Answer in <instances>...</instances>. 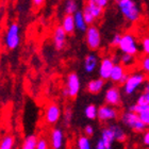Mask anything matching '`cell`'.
<instances>
[{"label":"cell","mask_w":149,"mask_h":149,"mask_svg":"<svg viewBox=\"0 0 149 149\" xmlns=\"http://www.w3.org/2000/svg\"><path fill=\"white\" fill-rule=\"evenodd\" d=\"M117 6L121 15L130 22H137L141 17V10L134 0H118Z\"/></svg>","instance_id":"cell-1"},{"label":"cell","mask_w":149,"mask_h":149,"mask_svg":"<svg viewBox=\"0 0 149 149\" xmlns=\"http://www.w3.org/2000/svg\"><path fill=\"white\" fill-rule=\"evenodd\" d=\"M121 121L123 124L126 126L127 128L131 129L132 131L136 132V133H141V132H144L146 130L147 126L145 125L142 119H141L140 115L135 113V112H132L130 110H128L127 112H124L121 114Z\"/></svg>","instance_id":"cell-2"},{"label":"cell","mask_w":149,"mask_h":149,"mask_svg":"<svg viewBox=\"0 0 149 149\" xmlns=\"http://www.w3.org/2000/svg\"><path fill=\"white\" fill-rule=\"evenodd\" d=\"M146 81V74L142 72H133L128 76L127 80L123 84V91L127 96H131L140 88Z\"/></svg>","instance_id":"cell-3"},{"label":"cell","mask_w":149,"mask_h":149,"mask_svg":"<svg viewBox=\"0 0 149 149\" xmlns=\"http://www.w3.org/2000/svg\"><path fill=\"white\" fill-rule=\"evenodd\" d=\"M19 32H20V28L18 24L16 22H12L8 27L4 34V46L8 50H14L19 46V43H20Z\"/></svg>","instance_id":"cell-4"},{"label":"cell","mask_w":149,"mask_h":149,"mask_svg":"<svg viewBox=\"0 0 149 149\" xmlns=\"http://www.w3.org/2000/svg\"><path fill=\"white\" fill-rule=\"evenodd\" d=\"M101 33H100L99 29L96 26H88L87 30L85 31V43L88 49L92 51H96L101 46Z\"/></svg>","instance_id":"cell-5"},{"label":"cell","mask_w":149,"mask_h":149,"mask_svg":"<svg viewBox=\"0 0 149 149\" xmlns=\"http://www.w3.org/2000/svg\"><path fill=\"white\" fill-rule=\"evenodd\" d=\"M118 49L124 53H130V54L136 56L139 53V45H137L136 38L131 33L123 34L120 43L118 45Z\"/></svg>","instance_id":"cell-6"},{"label":"cell","mask_w":149,"mask_h":149,"mask_svg":"<svg viewBox=\"0 0 149 149\" xmlns=\"http://www.w3.org/2000/svg\"><path fill=\"white\" fill-rule=\"evenodd\" d=\"M81 88L80 78L76 72H70L66 78V86L64 88L65 96L69 98H76Z\"/></svg>","instance_id":"cell-7"},{"label":"cell","mask_w":149,"mask_h":149,"mask_svg":"<svg viewBox=\"0 0 149 149\" xmlns=\"http://www.w3.org/2000/svg\"><path fill=\"white\" fill-rule=\"evenodd\" d=\"M119 112L117 110V107L111 106V104H103L98 108V116L97 118L102 123H107V121L111 120H116L118 118Z\"/></svg>","instance_id":"cell-8"},{"label":"cell","mask_w":149,"mask_h":149,"mask_svg":"<svg viewBox=\"0 0 149 149\" xmlns=\"http://www.w3.org/2000/svg\"><path fill=\"white\" fill-rule=\"evenodd\" d=\"M61 117V108L56 102H50L45 109L44 119L48 125H54L60 120Z\"/></svg>","instance_id":"cell-9"},{"label":"cell","mask_w":149,"mask_h":149,"mask_svg":"<svg viewBox=\"0 0 149 149\" xmlns=\"http://www.w3.org/2000/svg\"><path fill=\"white\" fill-rule=\"evenodd\" d=\"M115 61L113 58L110 56H104L100 60L99 66H98V74L100 78H102L104 80H110L111 72L113 70V67L115 65Z\"/></svg>","instance_id":"cell-10"},{"label":"cell","mask_w":149,"mask_h":149,"mask_svg":"<svg viewBox=\"0 0 149 149\" xmlns=\"http://www.w3.org/2000/svg\"><path fill=\"white\" fill-rule=\"evenodd\" d=\"M67 32L64 30V28L61 26H58L54 28L52 33V42L53 46L58 51L62 50L66 45V40H67Z\"/></svg>","instance_id":"cell-11"},{"label":"cell","mask_w":149,"mask_h":149,"mask_svg":"<svg viewBox=\"0 0 149 149\" xmlns=\"http://www.w3.org/2000/svg\"><path fill=\"white\" fill-rule=\"evenodd\" d=\"M128 76H129V74H127V72H126V67L121 63H119V64L115 63L113 70L111 72L110 80L115 84H121L123 85L125 83V81L127 80Z\"/></svg>","instance_id":"cell-12"},{"label":"cell","mask_w":149,"mask_h":149,"mask_svg":"<svg viewBox=\"0 0 149 149\" xmlns=\"http://www.w3.org/2000/svg\"><path fill=\"white\" fill-rule=\"evenodd\" d=\"M104 101L108 104L118 107L121 103V93L117 86H111L106 91Z\"/></svg>","instance_id":"cell-13"},{"label":"cell","mask_w":149,"mask_h":149,"mask_svg":"<svg viewBox=\"0 0 149 149\" xmlns=\"http://www.w3.org/2000/svg\"><path fill=\"white\" fill-rule=\"evenodd\" d=\"M50 147L52 149H61L64 144V133L60 128H54L50 131Z\"/></svg>","instance_id":"cell-14"},{"label":"cell","mask_w":149,"mask_h":149,"mask_svg":"<svg viewBox=\"0 0 149 149\" xmlns=\"http://www.w3.org/2000/svg\"><path fill=\"white\" fill-rule=\"evenodd\" d=\"M99 59L96 54L94 53H88L83 60V68L85 72L87 74H92L97 69V67L99 66Z\"/></svg>","instance_id":"cell-15"},{"label":"cell","mask_w":149,"mask_h":149,"mask_svg":"<svg viewBox=\"0 0 149 149\" xmlns=\"http://www.w3.org/2000/svg\"><path fill=\"white\" fill-rule=\"evenodd\" d=\"M129 110L132 112H135L140 115L141 119L145 123L147 127H149V104H139V103H134L129 107Z\"/></svg>","instance_id":"cell-16"},{"label":"cell","mask_w":149,"mask_h":149,"mask_svg":"<svg viewBox=\"0 0 149 149\" xmlns=\"http://www.w3.org/2000/svg\"><path fill=\"white\" fill-rule=\"evenodd\" d=\"M104 82L106 80L102 79V78H97V79H93V80H91L86 85V90L87 92L92 95H97V94H99L101 91L103 90V87H104Z\"/></svg>","instance_id":"cell-17"},{"label":"cell","mask_w":149,"mask_h":149,"mask_svg":"<svg viewBox=\"0 0 149 149\" xmlns=\"http://www.w3.org/2000/svg\"><path fill=\"white\" fill-rule=\"evenodd\" d=\"M100 139L103 141L104 146H106V149H111L112 148V145H113V143H114L116 140H115L114 131H113V129H112L111 126L104 128V129L101 131Z\"/></svg>","instance_id":"cell-18"},{"label":"cell","mask_w":149,"mask_h":149,"mask_svg":"<svg viewBox=\"0 0 149 149\" xmlns=\"http://www.w3.org/2000/svg\"><path fill=\"white\" fill-rule=\"evenodd\" d=\"M61 25L64 28V30L67 32V34H72L74 30H77L76 29V24H74V15H72V14H65V16L62 19Z\"/></svg>","instance_id":"cell-19"},{"label":"cell","mask_w":149,"mask_h":149,"mask_svg":"<svg viewBox=\"0 0 149 149\" xmlns=\"http://www.w3.org/2000/svg\"><path fill=\"white\" fill-rule=\"evenodd\" d=\"M74 24H76V29L80 32H85L87 30V22H85V18H84L83 12L82 11H77V12L74 14Z\"/></svg>","instance_id":"cell-20"},{"label":"cell","mask_w":149,"mask_h":149,"mask_svg":"<svg viewBox=\"0 0 149 149\" xmlns=\"http://www.w3.org/2000/svg\"><path fill=\"white\" fill-rule=\"evenodd\" d=\"M85 6L88 8V10L92 12V14L96 17V19H99V18H101V17H102L103 8L98 4V2H97L96 0H87Z\"/></svg>","instance_id":"cell-21"},{"label":"cell","mask_w":149,"mask_h":149,"mask_svg":"<svg viewBox=\"0 0 149 149\" xmlns=\"http://www.w3.org/2000/svg\"><path fill=\"white\" fill-rule=\"evenodd\" d=\"M37 137L34 134H30L28 136L25 137V140L22 142V149H36L37 145Z\"/></svg>","instance_id":"cell-22"},{"label":"cell","mask_w":149,"mask_h":149,"mask_svg":"<svg viewBox=\"0 0 149 149\" xmlns=\"http://www.w3.org/2000/svg\"><path fill=\"white\" fill-rule=\"evenodd\" d=\"M14 145H15V136L12 134H6L1 140L0 149H12Z\"/></svg>","instance_id":"cell-23"},{"label":"cell","mask_w":149,"mask_h":149,"mask_svg":"<svg viewBox=\"0 0 149 149\" xmlns=\"http://www.w3.org/2000/svg\"><path fill=\"white\" fill-rule=\"evenodd\" d=\"M113 131H114V134H115V140L119 142V143H124L125 141L127 140V135H126V132L120 126H118V125H112L111 126Z\"/></svg>","instance_id":"cell-24"},{"label":"cell","mask_w":149,"mask_h":149,"mask_svg":"<svg viewBox=\"0 0 149 149\" xmlns=\"http://www.w3.org/2000/svg\"><path fill=\"white\" fill-rule=\"evenodd\" d=\"M119 62L125 66V67H131L135 63V56L130 54V53L121 52V56L119 58Z\"/></svg>","instance_id":"cell-25"},{"label":"cell","mask_w":149,"mask_h":149,"mask_svg":"<svg viewBox=\"0 0 149 149\" xmlns=\"http://www.w3.org/2000/svg\"><path fill=\"white\" fill-rule=\"evenodd\" d=\"M84 115L90 120L96 119L97 116H98V108L95 104H88L84 109Z\"/></svg>","instance_id":"cell-26"},{"label":"cell","mask_w":149,"mask_h":149,"mask_svg":"<svg viewBox=\"0 0 149 149\" xmlns=\"http://www.w3.org/2000/svg\"><path fill=\"white\" fill-rule=\"evenodd\" d=\"M76 146L78 149H91V141H90V136L87 135H80L78 137L77 143H76Z\"/></svg>","instance_id":"cell-27"},{"label":"cell","mask_w":149,"mask_h":149,"mask_svg":"<svg viewBox=\"0 0 149 149\" xmlns=\"http://www.w3.org/2000/svg\"><path fill=\"white\" fill-rule=\"evenodd\" d=\"M64 11H65V14L74 15L77 11H79L77 1L76 0H66L65 6H64Z\"/></svg>","instance_id":"cell-28"},{"label":"cell","mask_w":149,"mask_h":149,"mask_svg":"<svg viewBox=\"0 0 149 149\" xmlns=\"http://www.w3.org/2000/svg\"><path fill=\"white\" fill-rule=\"evenodd\" d=\"M139 65H140L141 70L146 74V76H149V54H144L141 58Z\"/></svg>","instance_id":"cell-29"},{"label":"cell","mask_w":149,"mask_h":149,"mask_svg":"<svg viewBox=\"0 0 149 149\" xmlns=\"http://www.w3.org/2000/svg\"><path fill=\"white\" fill-rule=\"evenodd\" d=\"M82 12H83L84 18H85V22H87V25H88V26L94 25V22H96L97 19H96V17L92 14V12L88 10V8H87L86 6H84L83 10H82Z\"/></svg>","instance_id":"cell-30"},{"label":"cell","mask_w":149,"mask_h":149,"mask_svg":"<svg viewBox=\"0 0 149 149\" xmlns=\"http://www.w3.org/2000/svg\"><path fill=\"white\" fill-rule=\"evenodd\" d=\"M136 103H139V104H143V106H145V104H149V93H147V92L144 91L143 93L137 97Z\"/></svg>","instance_id":"cell-31"},{"label":"cell","mask_w":149,"mask_h":149,"mask_svg":"<svg viewBox=\"0 0 149 149\" xmlns=\"http://www.w3.org/2000/svg\"><path fill=\"white\" fill-rule=\"evenodd\" d=\"M141 47H142L144 54H149V35L142 38V40H141Z\"/></svg>","instance_id":"cell-32"},{"label":"cell","mask_w":149,"mask_h":149,"mask_svg":"<svg viewBox=\"0 0 149 149\" xmlns=\"http://www.w3.org/2000/svg\"><path fill=\"white\" fill-rule=\"evenodd\" d=\"M72 120V110L70 108H67L64 112V123L66 126H69V124Z\"/></svg>","instance_id":"cell-33"},{"label":"cell","mask_w":149,"mask_h":149,"mask_svg":"<svg viewBox=\"0 0 149 149\" xmlns=\"http://www.w3.org/2000/svg\"><path fill=\"white\" fill-rule=\"evenodd\" d=\"M49 148V143L48 141L45 140V139H40L37 141V145L36 149H48Z\"/></svg>","instance_id":"cell-34"},{"label":"cell","mask_w":149,"mask_h":149,"mask_svg":"<svg viewBox=\"0 0 149 149\" xmlns=\"http://www.w3.org/2000/svg\"><path fill=\"white\" fill-rule=\"evenodd\" d=\"M120 40H121V34H118V33H116V34H114V35H113V37H112L111 45H112V46L118 47V45H119V43H120Z\"/></svg>","instance_id":"cell-35"},{"label":"cell","mask_w":149,"mask_h":149,"mask_svg":"<svg viewBox=\"0 0 149 149\" xmlns=\"http://www.w3.org/2000/svg\"><path fill=\"white\" fill-rule=\"evenodd\" d=\"M83 131H84V134L87 135V136L91 137L94 135V127L92 126V125H86V126L84 127Z\"/></svg>","instance_id":"cell-36"},{"label":"cell","mask_w":149,"mask_h":149,"mask_svg":"<svg viewBox=\"0 0 149 149\" xmlns=\"http://www.w3.org/2000/svg\"><path fill=\"white\" fill-rule=\"evenodd\" d=\"M142 142L145 146L149 147V129H146L144 131L143 136H142Z\"/></svg>","instance_id":"cell-37"},{"label":"cell","mask_w":149,"mask_h":149,"mask_svg":"<svg viewBox=\"0 0 149 149\" xmlns=\"http://www.w3.org/2000/svg\"><path fill=\"white\" fill-rule=\"evenodd\" d=\"M96 149H106V146H104V143H103V141L101 139L97 141V144H96Z\"/></svg>","instance_id":"cell-38"},{"label":"cell","mask_w":149,"mask_h":149,"mask_svg":"<svg viewBox=\"0 0 149 149\" xmlns=\"http://www.w3.org/2000/svg\"><path fill=\"white\" fill-rule=\"evenodd\" d=\"M96 1L98 2V4H99V6H102L103 9H106L107 6L109 4V1H110V0H96Z\"/></svg>","instance_id":"cell-39"},{"label":"cell","mask_w":149,"mask_h":149,"mask_svg":"<svg viewBox=\"0 0 149 149\" xmlns=\"http://www.w3.org/2000/svg\"><path fill=\"white\" fill-rule=\"evenodd\" d=\"M32 2H33V6L38 8V6H40L45 2V0H32Z\"/></svg>","instance_id":"cell-40"},{"label":"cell","mask_w":149,"mask_h":149,"mask_svg":"<svg viewBox=\"0 0 149 149\" xmlns=\"http://www.w3.org/2000/svg\"><path fill=\"white\" fill-rule=\"evenodd\" d=\"M144 91H145V92H147V93H149V81L146 83L145 87H144Z\"/></svg>","instance_id":"cell-41"},{"label":"cell","mask_w":149,"mask_h":149,"mask_svg":"<svg viewBox=\"0 0 149 149\" xmlns=\"http://www.w3.org/2000/svg\"><path fill=\"white\" fill-rule=\"evenodd\" d=\"M115 1H118V0H115Z\"/></svg>","instance_id":"cell-42"}]
</instances>
